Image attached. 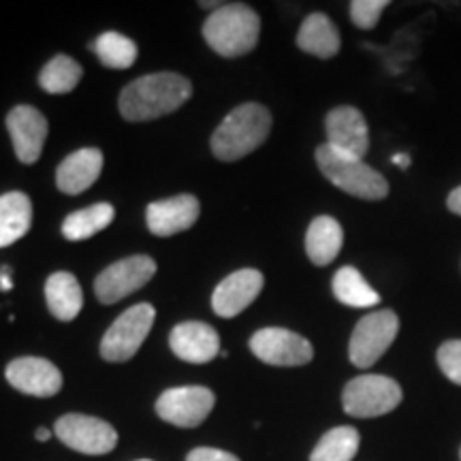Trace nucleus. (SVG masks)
Instances as JSON below:
<instances>
[{
  "instance_id": "f257e3e1",
  "label": "nucleus",
  "mask_w": 461,
  "mask_h": 461,
  "mask_svg": "<svg viewBox=\"0 0 461 461\" xmlns=\"http://www.w3.org/2000/svg\"><path fill=\"white\" fill-rule=\"evenodd\" d=\"M193 96V84L177 73L137 77L120 95L118 107L129 122H149L180 109Z\"/></svg>"
},
{
  "instance_id": "f03ea898",
  "label": "nucleus",
  "mask_w": 461,
  "mask_h": 461,
  "mask_svg": "<svg viewBox=\"0 0 461 461\" xmlns=\"http://www.w3.org/2000/svg\"><path fill=\"white\" fill-rule=\"evenodd\" d=\"M272 132V113L258 103L235 107L212 135V154L222 163H233L252 154Z\"/></svg>"
},
{
  "instance_id": "7ed1b4c3",
  "label": "nucleus",
  "mask_w": 461,
  "mask_h": 461,
  "mask_svg": "<svg viewBox=\"0 0 461 461\" xmlns=\"http://www.w3.org/2000/svg\"><path fill=\"white\" fill-rule=\"evenodd\" d=\"M261 34V17L241 3L222 5L205 20L203 37L207 45L222 58H240L257 48Z\"/></svg>"
},
{
  "instance_id": "20e7f679",
  "label": "nucleus",
  "mask_w": 461,
  "mask_h": 461,
  "mask_svg": "<svg viewBox=\"0 0 461 461\" xmlns=\"http://www.w3.org/2000/svg\"><path fill=\"white\" fill-rule=\"evenodd\" d=\"M316 165L333 186L348 193L350 197L380 201L389 194V182L383 173L372 169L366 160L338 152L330 143L316 148Z\"/></svg>"
},
{
  "instance_id": "39448f33",
  "label": "nucleus",
  "mask_w": 461,
  "mask_h": 461,
  "mask_svg": "<svg viewBox=\"0 0 461 461\" xmlns=\"http://www.w3.org/2000/svg\"><path fill=\"white\" fill-rule=\"evenodd\" d=\"M402 387L393 378L363 374L346 383L342 391L344 412L355 419H376L393 412L402 403Z\"/></svg>"
},
{
  "instance_id": "423d86ee",
  "label": "nucleus",
  "mask_w": 461,
  "mask_h": 461,
  "mask_svg": "<svg viewBox=\"0 0 461 461\" xmlns=\"http://www.w3.org/2000/svg\"><path fill=\"white\" fill-rule=\"evenodd\" d=\"M157 310L149 303H137L120 316L109 327L101 339V357L112 363L131 361L146 342L149 330H152Z\"/></svg>"
},
{
  "instance_id": "0eeeda50",
  "label": "nucleus",
  "mask_w": 461,
  "mask_h": 461,
  "mask_svg": "<svg viewBox=\"0 0 461 461\" xmlns=\"http://www.w3.org/2000/svg\"><path fill=\"white\" fill-rule=\"evenodd\" d=\"M400 331L393 310H378L357 322L348 344V357L357 367H372L389 350Z\"/></svg>"
},
{
  "instance_id": "6e6552de",
  "label": "nucleus",
  "mask_w": 461,
  "mask_h": 461,
  "mask_svg": "<svg viewBox=\"0 0 461 461\" xmlns=\"http://www.w3.org/2000/svg\"><path fill=\"white\" fill-rule=\"evenodd\" d=\"M157 274V261L146 255H132L109 265L96 276L95 293L101 303H118L131 293L140 291Z\"/></svg>"
},
{
  "instance_id": "1a4fd4ad",
  "label": "nucleus",
  "mask_w": 461,
  "mask_h": 461,
  "mask_svg": "<svg viewBox=\"0 0 461 461\" xmlns=\"http://www.w3.org/2000/svg\"><path fill=\"white\" fill-rule=\"evenodd\" d=\"M54 434L62 445L84 455H107L118 445V431L88 414H65L56 420Z\"/></svg>"
},
{
  "instance_id": "9d476101",
  "label": "nucleus",
  "mask_w": 461,
  "mask_h": 461,
  "mask_svg": "<svg viewBox=\"0 0 461 461\" xmlns=\"http://www.w3.org/2000/svg\"><path fill=\"white\" fill-rule=\"evenodd\" d=\"M250 350L263 363L276 367H297L314 359V348L303 336L282 327L258 330L250 338Z\"/></svg>"
},
{
  "instance_id": "9b49d317",
  "label": "nucleus",
  "mask_w": 461,
  "mask_h": 461,
  "mask_svg": "<svg viewBox=\"0 0 461 461\" xmlns=\"http://www.w3.org/2000/svg\"><path fill=\"white\" fill-rule=\"evenodd\" d=\"M214 403L216 395L207 387H173L157 400V414L177 428H199Z\"/></svg>"
},
{
  "instance_id": "f8f14e48",
  "label": "nucleus",
  "mask_w": 461,
  "mask_h": 461,
  "mask_svg": "<svg viewBox=\"0 0 461 461\" xmlns=\"http://www.w3.org/2000/svg\"><path fill=\"white\" fill-rule=\"evenodd\" d=\"M327 143L338 152L355 158H366L370 152V131L363 113L357 107H336L325 118Z\"/></svg>"
},
{
  "instance_id": "ddd939ff",
  "label": "nucleus",
  "mask_w": 461,
  "mask_h": 461,
  "mask_svg": "<svg viewBox=\"0 0 461 461\" xmlns=\"http://www.w3.org/2000/svg\"><path fill=\"white\" fill-rule=\"evenodd\" d=\"M7 129L20 163H37L48 140V118L37 107L17 105L7 115Z\"/></svg>"
},
{
  "instance_id": "4468645a",
  "label": "nucleus",
  "mask_w": 461,
  "mask_h": 461,
  "mask_svg": "<svg viewBox=\"0 0 461 461\" xmlns=\"http://www.w3.org/2000/svg\"><path fill=\"white\" fill-rule=\"evenodd\" d=\"M9 384L32 397H54L62 389V374L43 357H17L5 370Z\"/></svg>"
},
{
  "instance_id": "2eb2a0df",
  "label": "nucleus",
  "mask_w": 461,
  "mask_h": 461,
  "mask_svg": "<svg viewBox=\"0 0 461 461\" xmlns=\"http://www.w3.org/2000/svg\"><path fill=\"white\" fill-rule=\"evenodd\" d=\"M169 346L177 359L201 366V363H210L216 359V355H221V336L207 322L186 321L173 327Z\"/></svg>"
},
{
  "instance_id": "dca6fc26",
  "label": "nucleus",
  "mask_w": 461,
  "mask_h": 461,
  "mask_svg": "<svg viewBox=\"0 0 461 461\" xmlns=\"http://www.w3.org/2000/svg\"><path fill=\"white\" fill-rule=\"evenodd\" d=\"M263 285L265 278L258 269L233 272L216 286L214 295H212V308L222 319H233L261 295Z\"/></svg>"
},
{
  "instance_id": "f3484780",
  "label": "nucleus",
  "mask_w": 461,
  "mask_h": 461,
  "mask_svg": "<svg viewBox=\"0 0 461 461\" xmlns=\"http://www.w3.org/2000/svg\"><path fill=\"white\" fill-rule=\"evenodd\" d=\"M201 205L193 194H177V197L160 199L148 205L146 222L148 229L158 238H171L182 233L199 221Z\"/></svg>"
},
{
  "instance_id": "a211bd4d",
  "label": "nucleus",
  "mask_w": 461,
  "mask_h": 461,
  "mask_svg": "<svg viewBox=\"0 0 461 461\" xmlns=\"http://www.w3.org/2000/svg\"><path fill=\"white\" fill-rule=\"evenodd\" d=\"M103 171V152L96 148H82L58 165L56 186L65 194H82L99 180Z\"/></svg>"
},
{
  "instance_id": "6ab92c4d",
  "label": "nucleus",
  "mask_w": 461,
  "mask_h": 461,
  "mask_svg": "<svg viewBox=\"0 0 461 461\" xmlns=\"http://www.w3.org/2000/svg\"><path fill=\"white\" fill-rule=\"evenodd\" d=\"M297 48L321 60H330L342 48L338 26L325 14H310L299 26Z\"/></svg>"
},
{
  "instance_id": "aec40b11",
  "label": "nucleus",
  "mask_w": 461,
  "mask_h": 461,
  "mask_svg": "<svg viewBox=\"0 0 461 461\" xmlns=\"http://www.w3.org/2000/svg\"><path fill=\"white\" fill-rule=\"evenodd\" d=\"M45 302L54 319L68 322L82 312L84 291L73 274L56 272L45 282Z\"/></svg>"
},
{
  "instance_id": "412c9836",
  "label": "nucleus",
  "mask_w": 461,
  "mask_h": 461,
  "mask_svg": "<svg viewBox=\"0 0 461 461\" xmlns=\"http://www.w3.org/2000/svg\"><path fill=\"white\" fill-rule=\"evenodd\" d=\"M344 244V230L336 218L319 216L310 222L308 233H305V252L308 258L319 267H325L336 261Z\"/></svg>"
},
{
  "instance_id": "4be33fe9",
  "label": "nucleus",
  "mask_w": 461,
  "mask_h": 461,
  "mask_svg": "<svg viewBox=\"0 0 461 461\" xmlns=\"http://www.w3.org/2000/svg\"><path fill=\"white\" fill-rule=\"evenodd\" d=\"M32 203L24 193H7L0 197V248H7L31 230Z\"/></svg>"
},
{
  "instance_id": "5701e85b",
  "label": "nucleus",
  "mask_w": 461,
  "mask_h": 461,
  "mask_svg": "<svg viewBox=\"0 0 461 461\" xmlns=\"http://www.w3.org/2000/svg\"><path fill=\"white\" fill-rule=\"evenodd\" d=\"M333 295L339 303L350 305V308H374L380 303V295L367 285L359 269L346 267L338 269L333 276Z\"/></svg>"
},
{
  "instance_id": "b1692460",
  "label": "nucleus",
  "mask_w": 461,
  "mask_h": 461,
  "mask_svg": "<svg viewBox=\"0 0 461 461\" xmlns=\"http://www.w3.org/2000/svg\"><path fill=\"white\" fill-rule=\"evenodd\" d=\"M115 210L112 203H95L86 210L73 212L67 216V221L62 222V235L68 241H82L88 240L92 235H96L99 230L107 229L113 222Z\"/></svg>"
},
{
  "instance_id": "393cba45",
  "label": "nucleus",
  "mask_w": 461,
  "mask_h": 461,
  "mask_svg": "<svg viewBox=\"0 0 461 461\" xmlns=\"http://www.w3.org/2000/svg\"><path fill=\"white\" fill-rule=\"evenodd\" d=\"M361 436L350 425H339L327 431L314 447L310 461H353L359 451Z\"/></svg>"
},
{
  "instance_id": "a878e982",
  "label": "nucleus",
  "mask_w": 461,
  "mask_h": 461,
  "mask_svg": "<svg viewBox=\"0 0 461 461\" xmlns=\"http://www.w3.org/2000/svg\"><path fill=\"white\" fill-rule=\"evenodd\" d=\"M84 68L71 56H54L39 75V86L48 95H68L82 82Z\"/></svg>"
},
{
  "instance_id": "bb28decb",
  "label": "nucleus",
  "mask_w": 461,
  "mask_h": 461,
  "mask_svg": "<svg viewBox=\"0 0 461 461\" xmlns=\"http://www.w3.org/2000/svg\"><path fill=\"white\" fill-rule=\"evenodd\" d=\"M92 51H95L96 58L103 62V65L109 68H131L137 60V45L132 39L124 37V34L109 31L103 32L95 43H92Z\"/></svg>"
},
{
  "instance_id": "cd10ccee",
  "label": "nucleus",
  "mask_w": 461,
  "mask_h": 461,
  "mask_svg": "<svg viewBox=\"0 0 461 461\" xmlns=\"http://www.w3.org/2000/svg\"><path fill=\"white\" fill-rule=\"evenodd\" d=\"M387 7V0H355L350 3V20L361 31H372Z\"/></svg>"
},
{
  "instance_id": "c85d7f7f",
  "label": "nucleus",
  "mask_w": 461,
  "mask_h": 461,
  "mask_svg": "<svg viewBox=\"0 0 461 461\" xmlns=\"http://www.w3.org/2000/svg\"><path fill=\"white\" fill-rule=\"evenodd\" d=\"M438 366L451 383L461 387V339H448L438 348Z\"/></svg>"
},
{
  "instance_id": "c756f323",
  "label": "nucleus",
  "mask_w": 461,
  "mask_h": 461,
  "mask_svg": "<svg viewBox=\"0 0 461 461\" xmlns=\"http://www.w3.org/2000/svg\"><path fill=\"white\" fill-rule=\"evenodd\" d=\"M186 461H240L233 453L221 451V448H210V447H199L194 451L188 453Z\"/></svg>"
},
{
  "instance_id": "7c9ffc66",
  "label": "nucleus",
  "mask_w": 461,
  "mask_h": 461,
  "mask_svg": "<svg viewBox=\"0 0 461 461\" xmlns=\"http://www.w3.org/2000/svg\"><path fill=\"white\" fill-rule=\"evenodd\" d=\"M447 207H448V210L453 212V214L461 216V186H457V188L453 190L451 194H448V199H447Z\"/></svg>"
},
{
  "instance_id": "2f4dec72",
  "label": "nucleus",
  "mask_w": 461,
  "mask_h": 461,
  "mask_svg": "<svg viewBox=\"0 0 461 461\" xmlns=\"http://www.w3.org/2000/svg\"><path fill=\"white\" fill-rule=\"evenodd\" d=\"M14 282H11V269L0 267V291H11Z\"/></svg>"
},
{
  "instance_id": "473e14b6",
  "label": "nucleus",
  "mask_w": 461,
  "mask_h": 461,
  "mask_svg": "<svg viewBox=\"0 0 461 461\" xmlns=\"http://www.w3.org/2000/svg\"><path fill=\"white\" fill-rule=\"evenodd\" d=\"M393 163L397 167H402V169H406V167H411V157H408V154H395Z\"/></svg>"
},
{
  "instance_id": "72a5a7b5",
  "label": "nucleus",
  "mask_w": 461,
  "mask_h": 461,
  "mask_svg": "<svg viewBox=\"0 0 461 461\" xmlns=\"http://www.w3.org/2000/svg\"><path fill=\"white\" fill-rule=\"evenodd\" d=\"M34 436H37L39 442H48L50 438H51V431L48 428H39L37 434H34Z\"/></svg>"
},
{
  "instance_id": "f704fd0d",
  "label": "nucleus",
  "mask_w": 461,
  "mask_h": 461,
  "mask_svg": "<svg viewBox=\"0 0 461 461\" xmlns=\"http://www.w3.org/2000/svg\"><path fill=\"white\" fill-rule=\"evenodd\" d=\"M140 461H149V459H140Z\"/></svg>"
}]
</instances>
